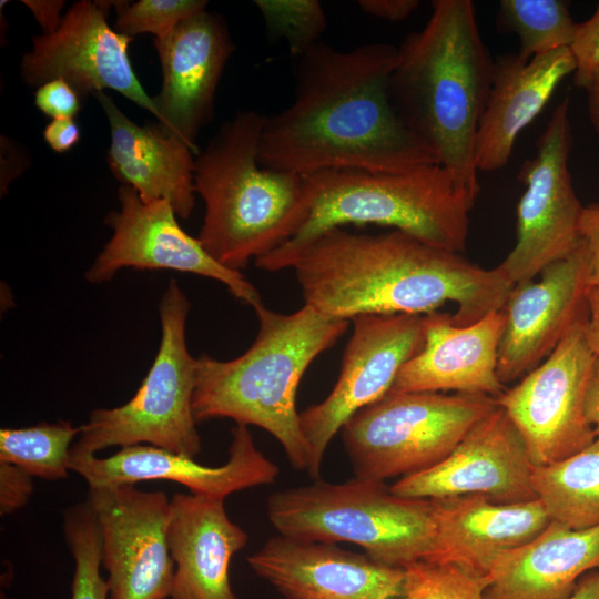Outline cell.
Segmentation results:
<instances>
[{"label":"cell","instance_id":"cell-1","mask_svg":"<svg viewBox=\"0 0 599 599\" xmlns=\"http://www.w3.org/2000/svg\"><path fill=\"white\" fill-rule=\"evenodd\" d=\"M398 47L338 50L323 41L294 58L292 103L265 122L262 166L307 175L328 170L403 172L436 163L388 98Z\"/></svg>","mask_w":599,"mask_h":599},{"label":"cell","instance_id":"cell-2","mask_svg":"<svg viewBox=\"0 0 599 599\" xmlns=\"http://www.w3.org/2000/svg\"><path fill=\"white\" fill-rule=\"evenodd\" d=\"M288 267L305 305L346 321L365 314L425 315L453 303L455 324L467 326L502 309L514 287L498 266L484 268L396 230H329L301 248Z\"/></svg>","mask_w":599,"mask_h":599},{"label":"cell","instance_id":"cell-3","mask_svg":"<svg viewBox=\"0 0 599 599\" xmlns=\"http://www.w3.org/2000/svg\"><path fill=\"white\" fill-rule=\"evenodd\" d=\"M495 61L483 41L471 0H434L426 24L398 47L388 79L389 102L458 191L474 203L478 125Z\"/></svg>","mask_w":599,"mask_h":599},{"label":"cell","instance_id":"cell-4","mask_svg":"<svg viewBox=\"0 0 599 599\" xmlns=\"http://www.w3.org/2000/svg\"><path fill=\"white\" fill-rule=\"evenodd\" d=\"M258 333L251 347L231 361L197 358L192 399L196 422L231 418L274 436L295 470L306 471L309 450L296 410L300 382L323 352L348 328L349 321L322 315L308 305L283 314L254 307Z\"/></svg>","mask_w":599,"mask_h":599},{"label":"cell","instance_id":"cell-5","mask_svg":"<svg viewBox=\"0 0 599 599\" xmlns=\"http://www.w3.org/2000/svg\"><path fill=\"white\" fill-rule=\"evenodd\" d=\"M265 116L254 110L237 113L194 160L195 192L205 204L197 240L216 262L235 271L291 240L311 211L305 175L258 161Z\"/></svg>","mask_w":599,"mask_h":599},{"label":"cell","instance_id":"cell-6","mask_svg":"<svg viewBox=\"0 0 599 599\" xmlns=\"http://www.w3.org/2000/svg\"><path fill=\"white\" fill-rule=\"evenodd\" d=\"M305 176L311 190L308 219L291 240L254 261L261 270H285L311 241L348 224L392 227L460 254L466 248L475 203L439 164L403 172L328 170Z\"/></svg>","mask_w":599,"mask_h":599},{"label":"cell","instance_id":"cell-7","mask_svg":"<svg viewBox=\"0 0 599 599\" xmlns=\"http://www.w3.org/2000/svg\"><path fill=\"white\" fill-rule=\"evenodd\" d=\"M267 516L280 535L315 542H349L373 560L397 568L426 560L436 524L430 499L397 496L384 481L315 480L275 491Z\"/></svg>","mask_w":599,"mask_h":599},{"label":"cell","instance_id":"cell-8","mask_svg":"<svg viewBox=\"0 0 599 599\" xmlns=\"http://www.w3.org/2000/svg\"><path fill=\"white\" fill-rule=\"evenodd\" d=\"M161 342L156 356L135 395L113 408L94 409L70 455H97L109 447L150 445L195 458L202 451L192 399L197 358L186 345L190 302L171 280L159 306Z\"/></svg>","mask_w":599,"mask_h":599},{"label":"cell","instance_id":"cell-9","mask_svg":"<svg viewBox=\"0 0 599 599\" xmlns=\"http://www.w3.org/2000/svg\"><path fill=\"white\" fill-rule=\"evenodd\" d=\"M497 406L481 394H387L345 423L342 440L356 478H402L446 458Z\"/></svg>","mask_w":599,"mask_h":599},{"label":"cell","instance_id":"cell-10","mask_svg":"<svg viewBox=\"0 0 599 599\" xmlns=\"http://www.w3.org/2000/svg\"><path fill=\"white\" fill-rule=\"evenodd\" d=\"M587 315L586 309L542 363L496 397L522 436L532 466L560 461L595 439L596 428L585 415L596 361L586 337Z\"/></svg>","mask_w":599,"mask_h":599},{"label":"cell","instance_id":"cell-11","mask_svg":"<svg viewBox=\"0 0 599 599\" xmlns=\"http://www.w3.org/2000/svg\"><path fill=\"white\" fill-rule=\"evenodd\" d=\"M571 142L566 97L539 136L535 156L519 172L526 190L517 206V241L498 265L514 285L534 280L582 241L579 222L583 206L568 169Z\"/></svg>","mask_w":599,"mask_h":599},{"label":"cell","instance_id":"cell-12","mask_svg":"<svg viewBox=\"0 0 599 599\" xmlns=\"http://www.w3.org/2000/svg\"><path fill=\"white\" fill-rule=\"evenodd\" d=\"M328 396L300 413L309 450L306 473L319 478L332 438L362 408L386 396L403 365L424 345V315H358Z\"/></svg>","mask_w":599,"mask_h":599},{"label":"cell","instance_id":"cell-13","mask_svg":"<svg viewBox=\"0 0 599 599\" xmlns=\"http://www.w3.org/2000/svg\"><path fill=\"white\" fill-rule=\"evenodd\" d=\"M101 535L110 599H166L174 562L167 529L171 500L134 485L89 488Z\"/></svg>","mask_w":599,"mask_h":599},{"label":"cell","instance_id":"cell-14","mask_svg":"<svg viewBox=\"0 0 599 599\" xmlns=\"http://www.w3.org/2000/svg\"><path fill=\"white\" fill-rule=\"evenodd\" d=\"M121 209L106 217L113 235L85 272L93 284L104 283L124 267L172 270L213 278L253 308L263 304L255 286L240 272L216 262L200 241L179 225L165 201L143 202L128 185L119 189Z\"/></svg>","mask_w":599,"mask_h":599},{"label":"cell","instance_id":"cell-15","mask_svg":"<svg viewBox=\"0 0 599 599\" xmlns=\"http://www.w3.org/2000/svg\"><path fill=\"white\" fill-rule=\"evenodd\" d=\"M109 4L75 2L54 32L33 39L32 49L21 60V77L38 88L62 79L80 97L112 89L156 119L153 98L142 88L130 61L128 51L133 38L108 24Z\"/></svg>","mask_w":599,"mask_h":599},{"label":"cell","instance_id":"cell-16","mask_svg":"<svg viewBox=\"0 0 599 599\" xmlns=\"http://www.w3.org/2000/svg\"><path fill=\"white\" fill-rule=\"evenodd\" d=\"M527 446L505 410L497 406L435 466L399 478L393 494L416 499L480 495L498 504L536 499Z\"/></svg>","mask_w":599,"mask_h":599},{"label":"cell","instance_id":"cell-17","mask_svg":"<svg viewBox=\"0 0 599 599\" xmlns=\"http://www.w3.org/2000/svg\"><path fill=\"white\" fill-rule=\"evenodd\" d=\"M590 256L586 242L539 273L514 285L504 306L497 375L505 385L522 378L556 348L587 309Z\"/></svg>","mask_w":599,"mask_h":599},{"label":"cell","instance_id":"cell-18","mask_svg":"<svg viewBox=\"0 0 599 599\" xmlns=\"http://www.w3.org/2000/svg\"><path fill=\"white\" fill-rule=\"evenodd\" d=\"M231 432L229 458L217 467L150 445L123 447L109 457L70 455L69 466L89 488L170 480L185 486L192 494L221 499L273 483L278 467L255 446L247 426L236 424Z\"/></svg>","mask_w":599,"mask_h":599},{"label":"cell","instance_id":"cell-19","mask_svg":"<svg viewBox=\"0 0 599 599\" xmlns=\"http://www.w3.org/2000/svg\"><path fill=\"white\" fill-rule=\"evenodd\" d=\"M250 568L285 599H402L405 568L379 564L336 544L270 538Z\"/></svg>","mask_w":599,"mask_h":599},{"label":"cell","instance_id":"cell-20","mask_svg":"<svg viewBox=\"0 0 599 599\" xmlns=\"http://www.w3.org/2000/svg\"><path fill=\"white\" fill-rule=\"evenodd\" d=\"M154 45L163 79L153 98L158 125L197 155L195 139L212 119L215 91L234 50L226 23L205 10L155 38Z\"/></svg>","mask_w":599,"mask_h":599},{"label":"cell","instance_id":"cell-21","mask_svg":"<svg viewBox=\"0 0 599 599\" xmlns=\"http://www.w3.org/2000/svg\"><path fill=\"white\" fill-rule=\"evenodd\" d=\"M504 327V308L467 326L455 324L453 314H425L424 345L399 369L388 394L454 390L498 397L506 389L497 375Z\"/></svg>","mask_w":599,"mask_h":599},{"label":"cell","instance_id":"cell-22","mask_svg":"<svg viewBox=\"0 0 599 599\" xmlns=\"http://www.w3.org/2000/svg\"><path fill=\"white\" fill-rule=\"evenodd\" d=\"M430 500L436 537L424 561L454 565L484 578L504 554L532 540L551 521L538 498L514 504L480 495Z\"/></svg>","mask_w":599,"mask_h":599},{"label":"cell","instance_id":"cell-23","mask_svg":"<svg viewBox=\"0 0 599 599\" xmlns=\"http://www.w3.org/2000/svg\"><path fill=\"white\" fill-rule=\"evenodd\" d=\"M167 541L174 562L171 599H238L230 582V562L248 536L229 518L224 499L176 493Z\"/></svg>","mask_w":599,"mask_h":599},{"label":"cell","instance_id":"cell-24","mask_svg":"<svg viewBox=\"0 0 599 599\" xmlns=\"http://www.w3.org/2000/svg\"><path fill=\"white\" fill-rule=\"evenodd\" d=\"M575 71L569 48L524 61L506 54L494 64L491 85L479 121L475 163L478 172L507 165L519 133L542 111L560 82Z\"/></svg>","mask_w":599,"mask_h":599},{"label":"cell","instance_id":"cell-25","mask_svg":"<svg viewBox=\"0 0 599 599\" xmlns=\"http://www.w3.org/2000/svg\"><path fill=\"white\" fill-rule=\"evenodd\" d=\"M94 97L110 124L108 162L114 176L143 202L165 200L176 215L187 219L195 206V153L158 124H135L104 92Z\"/></svg>","mask_w":599,"mask_h":599},{"label":"cell","instance_id":"cell-26","mask_svg":"<svg viewBox=\"0 0 599 599\" xmlns=\"http://www.w3.org/2000/svg\"><path fill=\"white\" fill-rule=\"evenodd\" d=\"M599 569V525L571 529L551 520L532 540L494 566L486 599H567L579 579Z\"/></svg>","mask_w":599,"mask_h":599},{"label":"cell","instance_id":"cell-27","mask_svg":"<svg viewBox=\"0 0 599 599\" xmlns=\"http://www.w3.org/2000/svg\"><path fill=\"white\" fill-rule=\"evenodd\" d=\"M531 485L551 520L571 529L599 525V427L580 451L550 465L532 467Z\"/></svg>","mask_w":599,"mask_h":599},{"label":"cell","instance_id":"cell-28","mask_svg":"<svg viewBox=\"0 0 599 599\" xmlns=\"http://www.w3.org/2000/svg\"><path fill=\"white\" fill-rule=\"evenodd\" d=\"M80 426L69 422L39 423L0 430V463L14 465L32 477L61 480L69 476L70 450Z\"/></svg>","mask_w":599,"mask_h":599},{"label":"cell","instance_id":"cell-29","mask_svg":"<svg viewBox=\"0 0 599 599\" xmlns=\"http://www.w3.org/2000/svg\"><path fill=\"white\" fill-rule=\"evenodd\" d=\"M498 27L517 34L520 59L528 61L561 48H569L576 22L562 0H501Z\"/></svg>","mask_w":599,"mask_h":599},{"label":"cell","instance_id":"cell-30","mask_svg":"<svg viewBox=\"0 0 599 599\" xmlns=\"http://www.w3.org/2000/svg\"><path fill=\"white\" fill-rule=\"evenodd\" d=\"M63 531L74 560L71 599H108L106 579L101 576V535L88 500L63 515Z\"/></svg>","mask_w":599,"mask_h":599},{"label":"cell","instance_id":"cell-31","mask_svg":"<svg viewBox=\"0 0 599 599\" xmlns=\"http://www.w3.org/2000/svg\"><path fill=\"white\" fill-rule=\"evenodd\" d=\"M270 38L284 41L292 59L321 42L326 13L318 0H255Z\"/></svg>","mask_w":599,"mask_h":599},{"label":"cell","instance_id":"cell-32","mask_svg":"<svg viewBox=\"0 0 599 599\" xmlns=\"http://www.w3.org/2000/svg\"><path fill=\"white\" fill-rule=\"evenodd\" d=\"M402 599H486L490 580L466 572L454 565L417 561L405 568Z\"/></svg>","mask_w":599,"mask_h":599},{"label":"cell","instance_id":"cell-33","mask_svg":"<svg viewBox=\"0 0 599 599\" xmlns=\"http://www.w3.org/2000/svg\"><path fill=\"white\" fill-rule=\"evenodd\" d=\"M115 8V31L132 37L153 33L166 35L183 21L205 11L204 0L111 1Z\"/></svg>","mask_w":599,"mask_h":599},{"label":"cell","instance_id":"cell-34","mask_svg":"<svg viewBox=\"0 0 599 599\" xmlns=\"http://www.w3.org/2000/svg\"><path fill=\"white\" fill-rule=\"evenodd\" d=\"M569 49L575 60L573 82L588 90L599 80V4L589 19L576 24Z\"/></svg>","mask_w":599,"mask_h":599},{"label":"cell","instance_id":"cell-35","mask_svg":"<svg viewBox=\"0 0 599 599\" xmlns=\"http://www.w3.org/2000/svg\"><path fill=\"white\" fill-rule=\"evenodd\" d=\"M79 93L64 80L54 79L40 85L34 94L37 108L54 119H73L80 110Z\"/></svg>","mask_w":599,"mask_h":599},{"label":"cell","instance_id":"cell-36","mask_svg":"<svg viewBox=\"0 0 599 599\" xmlns=\"http://www.w3.org/2000/svg\"><path fill=\"white\" fill-rule=\"evenodd\" d=\"M32 476L19 467L0 463V514L10 515L23 507L33 490Z\"/></svg>","mask_w":599,"mask_h":599},{"label":"cell","instance_id":"cell-37","mask_svg":"<svg viewBox=\"0 0 599 599\" xmlns=\"http://www.w3.org/2000/svg\"><path fill=\"white\" fill-rule=\"evenodd\" d=\"M579 233L586 242L590 256L589 286L599 285V205L583 207Z\"/></svg>","mask_w":599,"mask_h":599},{"label":"cell","instance_id":"cell-38","mask_svg":"<svg viewBox=\"0 0 599 599\" xmlns=\"http://www.w3.org/2000/svg\"><path fill=\"white\" fill-rule=\"evenodd\" d=\"M419 6L418 0H359L358 7L367 14L387 21H402Z\"/></svg>","mask_w":599,"mask_h":599},{"label":"cell","instance_id":"cell-39","mask_svg":"<svg viewBox=\"0 0 599 599\" xmlns=\"http://www.w3.org/2000/svg\"><path fill=\"white\" fill-rule=\"evenodd\" d=\"M43 138L52 150L64 153L78 143L80 129L73 119H54L47 124Z\"/></svg>","mask_w":599,"mask_h":599},{"label":"cell","instance_id":"cell-40","mask_svg":"<svg viewBox=\"0 0 599 599\" xmlns=\"http://www.w3.org/2000/svg\"><path fill=\"white\" fill-rule=\"evenodd\" d=\"M22 3L30 9L42 28L43 34L54 32L61 23L60 12L64 1L60 0H23Z\"/></svg>","mask_w":599,"mask_h":599},{"label":"cell","instance_id":"cell-41","mask_svg":"<svg viewBox=\"0 0 599 599\" xmlns=\"http://www.w3.org/2000/svg\"><path fill=\"white\" fill-rule=\"evenodd\" d=\"M586 304V337L593 355L599 358V285L588 287Z\"/></svg>","mask_w":599,"mask_h":599},{"label":"cell","instance_id":"cell-42","mask_svg":"<svg viewBox=\"0 0 599 599\" xmlns=\"http://www.w3.org/2000/svg\"><path fill=\"white\" fill-rule=\"evenodd\" d=\"M585 415L591 426L599 427V358L597 357L586 388Z\"/></svg>","mask_w":599,"mask_h":599},{"label":"cell","instance_id":"cell-43","mask_svg":"<svg viewBox=\"0 0 599 599\" xmlns=\"http://www.w3.org/2000/svg\"><path fill=\"white\" fill-rule=\"evenodd\" d=\"M567 599H599V569L583 575Z\"/></svg>","mask_w":599,"mask_h":599},{"label":"cell","instance_id":"cell-44","mask_svg":"<svg viewBox=\"0 0 599 599\" xmlns=\"http://www.w3.org/2000/svg\"><path fill=\"white\" fill-rule=\"evenodd\" d=\"M588 109L590 121L597 132H599V80L588 90Z\"/></svg>","mask_w":599,"mask_h":599}]
</instances>
